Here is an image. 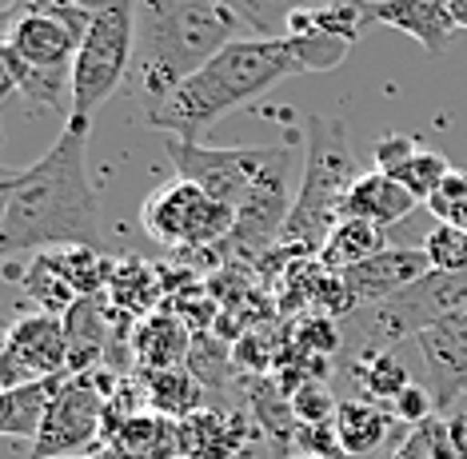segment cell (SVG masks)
Here are the masks:
<instances>
[{"instance_id": "obj_1", "label": "cell", "mask_w": 467, "mask_h": 459, "mask_svg": "<svg viewBox=\"0 0 467 459\" xmlns=\"http://www.w3.org/2000/svg\"><path fill=\"white\" fill-rule=\"evenodd\" d=\"M0 252L100 248V200L88 176V124H68L40 160L0 180Z\"/></svg>"}, {"instance_id": "obj_2", "label": "cell", "mask_w": 467, "mask_h": 459, "mask_svg": "<svg viewBox=\"0 0 467 459\" xmlns=\"http://www.w3.org/2000/svg\"><path fill=\"white\" fill-rule=\"evenodd\" d=\"M244 20L216 0H140L136 8V57L124 80L132 100L129 120L140 124L152 109L192 80L208 60L244 40Z\"/></svg>"}, {"instance_id": "obj_3", "label": "cell", "mask_w": 467, "mask_h": 459, "mask_svg": "<svg viewBox=\"0 0 467 459\" xmlns=\"http://www.w3.org/2000/svg\"><path fill=\"white\" fill-rule=\"evenodd\" d=\"M304 60L296 52L292 37H244L236 45H228L216 60H208L192 80H184L168 96L161 109L144 116V128L168 132L172 141H192L208 128H216L224 116H232L244 104L260 100L268 89H275L288 77H304Z\"/></svg>"}, {"instance_id": "obj_4", "label": "cell", "mask_w": 467, "mask_h": 459, "mask_svg": "<svg viewBox=\"0 0 467 459\" xmlns=\"http://www.w3.org/2000/svg\"><path fill=\"white\" fill-rule=\"evenodd\" d=\"M164 152L180 180L204 188L212 200L236 212L232 240L252 248V244H268L284 236V224L292 216L288 141L272 148H212L192 141H168Z\"/></svg>"}, {"instance_id": "obj_5", "label": "cell", "mask_w": 467, "mask_h": 459, "mask_svg": "<svg viewBox=\"0 0 467 459\" xmlns=\"http://www.w3.org/2000/svg\"><path fill=\"white\" fill-rule=\"evenodd\" d=\"M304 180L292 200V216L284 224L280 240L320 252L327 232L344 220V200L364 172H359V160L352 152V141H348V124L339 116L312 112L304 120Z\"/></svg>"}, {"instance_id": "obj_6", "label": "cell", "mask_w": 467, "mask_h": 459, "mask_svg": "<svg viewBox=\"0 0 467 459\" xmlns=\"http://www.w3.org/2000/svg\"><path fill=\"white\" fill-rule=\"evenodd\" d=\"M92 20L72 64V109L68 124H88L92 112L124 89L136 57V8L140 0H88Z\"/></svg>"}, {"instance_id": "obj_7", "label": "cell", "mask_w": 467, "mask_h": 459, "mask_svg": "<svg viewBox=\"0 0 467 459\" xmlns=\"http://www.w3.org/2000/svg\"><path fill=\"white\" fill-rule=\"evenodd\" d=\"M92 8L52 5V0H13L5 8V48L25 68L36 72H72L80 40L88 32Z\"/></svg>"}, {"instance_id": "obj_8", "label": "cell", "mask_w": 467, "mask_h": 459, "mask_svg": "<svg viewBox=\"0 0 467 459\" xmlns=\"http://www.w3.org/2000/svg\"><path fill=\"white\" fill-rule=\"evenodd\" d=\"M140 224L148 236L156 244H168V248H208V244L232 240L236 212L212 200L204 188L172 180L144 200Z\"/></svg>"}, {"instance_id": "obj_9", "label": "cell", "mask_w": 467, "mask_h": 459, "mask_svg": "<svg viewBox=\"0 0 467 459\" xmlns=\"http://www.w3.org/2000/svg\"><path fill=\"white\" fill-rule=\"evenodd\" d=\"M112 376L100 371H77L60 383L57 400L40 423L28 459H57V455H88V447L100 452L104 440V408H109Z\"/></svg>"}, {"instance_id": "obj_10", "label": "cell", "mask_w": 467, "mask_h": 459, "mask_svg": "<svg viewBox=\"0 0 467 459\" xmlns=\"http://www.w3.org/2000/svg\"><path fill=\"white\" fill-rule=\"evenodd\" d=\"M72 376L68 328L60 316L28 312L5 332V356H0V383L5 391L25 388L36 380Z\"/></svg>"}, {"instance_id": "obj_11", "label": "cell", "mask_w": 467, "mask_h": 459, "mask_svg": "<svg viewBox=\"0 0 467 459\" xmlns=\"http://www.w3.org/2000/svg\"><path fill=\"white\" fill-rule=\"evenodd\" d=\"M416 348L428 364V391L435 400V412H448L455 400L467 396V308L423 328L416 336Z\"/></svg>"}, {"instance_id": "obj_12", "label": "cell", "mask_w": 467, "mask_h": 459, "mask_svg": "<svg viewBox=\"0 0 467 459\" xmlns=\"http://www.w3.org/2000/svg\"><path fill=\"white\" fill-rule=\"evenodd\" d=\"M428 272H431V264L423 248H384L379 256H371V260L339 272V284H344V296H348V316L359 312V308L391 300L403 287L420 284Z\"/></svg>"}, {"instance_id": "obj_13", "label": "cell", "mask_w": 467, "mask_h": 459, "mask_svg": "<svg viewBox=\"0 0 467 459\" xmlns=\"http://www.w3.org/2000/svg\"><path fill=\"white\" fill-rule=\"evenodd\" d=\"M252 432H260L244 412L200 408L180 420V452L184 459H236L248 447Z\"/></svg>"}, {"instance_id": "obj_14", "label": "cell", "mask_w": 467, "mask_h": 459, "mask_svg": "<svg viewBox=\"0 0 467 459\" xmlns=\"http://www.w3.org/2000/svg\"><path fill=\"white\" fill-rule=\"evenodd\" d=\"M97 455L104 459H184V452H180V420H168V415L148 408L104 432Z\"/></svg>"}, {"instance_id": "obj_15", "label": "cell", "mask_w": 467, "mask_h": 459, "mask_svg": "<svg viewBox=\"0 0 467 459\" xmlns=\"http://www.w3.org/2000/svg\"><path fill=\"white\" fill-rule=\"evenodd\" d=\"M364 25H388V28L408 32L431 57H440L448 48L451 32L460 28L448 0H384V5L364 8Z\"/></svg>"}, {"instance_id": "obj_16", "label": "cell", "mask_w": 467, "mask_h": 459, "mask_svg": "<svg viewBox=\"0 0 467 459\" xmlns=\"http://www.w3.org/2000/svg\"><path fill=\"white\" fill-rule=\"evenodd\" d=\"M411 208H416V196L396 176L364 172L344 200V220H364L376 224V228H388V224H400Z\"/></svg>"}, {"instance_id": "obj_17", "label": "cell", "mask_w": 467, "mask_h": 459, "mask_svg": "<svg viewBox=\"0 0 467 459\" xmlns=\"http://www.w3.org/2000/svg\"><path fill=\"white\" fill-rule=\"evenodd\" d=\"M65 380L68 376H52V380H36V383H25V388L5 391L0 396V432L13 435V440H36L40 423H45Z\"/></svg>"}, {"instance_id": "obj_18", "label": "cell", "mask_w": 467, "mask_h": 459, "mask_svg": "<svg viewBox=\"0 0 467 459\" xmlns=\"http://www.w3.org/2000/svg\"><path fill=\"white\" fill-rule=\"evenodd\" d=\"M396 423V415L371 400H339L336 412V435L344 443V455H371L376 447L388 443Z\"/></svg>"}, {"instance_id": "obj_19", "label": "cell", "mask_w": 467, "mask_h": 459, "mask_svg": "<svg viewBox=\"0 0 467 459\" xmlns=\"http://www.w3.org/2000/svg\"><path fill=\"white\" fill-rule=\"evenodd\" d=\"M388 244H384V228H376V224H364V220H339L332 232H327V240L320 244V252H316V260H320L324 272H348L356 268V264L371 260V256H379Z\"/></svg>"}, {"instance_id": "obj_20", "label": "cell", "mask_w": 467, "mask_h": 459, "mask_svg": "<svg viewBox=\"0 0 467 459\" xmlns=\"http://www.w3.org/2000/svg\"><path fill=\"white\" fill-rule=\"evenodd\" d=\"M40 260H45L80 300H92L116 276V264L100 248H52V252H40Z\"/></svg>"}, {"instance_id": "obj_21", "label": "cell", "mask_w": 467, "mask_h": 459, "mask_svg": "<svg viewBox=\"0 0 467 459\" xmlns=\"http://www.w3.org/2000/svg\"><path fill=\"white\" fill-rule=\"evenodd\" d=\"M148 408L168 415V420H188L192 412L204 408V383H200L188 368H164L144 376Z\"/></svg>"}, {"instance_id": "obj_22", "label": "cell", "mask_w": 467, "mask_h": 459, "mask_svg": "<svg viewBox=\"0 0 467 459\" xmlns=\"http://www.w3.org/2000/svg\"><path fill=\"white\" fill-rule=\"evenodd\" d=\"M391 459H467V452H463V415L451 420V423L440 420V415L416 423V428L403 435V443L396 447Z\"/></svg>"}, {"instance_id": "obj_23", "label": "cell", "mask_w": 467, "mask_h": 459, "mask_svg": "<svg viewBox=\"0 0 467 459\" xmlns=\"http://www.w3.org/2000/svg\"><path fill=\"white\" fill-rule=\"evenodd\" d=\"M216 5L232 8L244 25H248L252 37H288V25L296 13H304V8H320L327 0H216Z\"/></svg>"}, {"instance_id": "obj_24", "label": "cell", "mask_w": 467, "mask_h": 459, "mask_svg": "<svg viewBox=\"0 0 467 459\" xmlns=\"http://www.w3.org/2000/svg\"><path fill=\"white\" fill-rule=\"evenodd\" d=\"M352 376L359 383V396L371 400V403H379V408H391L403 391L411 388V376H408V368L400 364L391 351H379V356H364V360H356L352 364Z\"/></svg>"}, {"instance_id": "obj_25", "label": "cell", "mask_w": 467, "mask_h": 459, "mask_svg": "<svg viewBox=\"0 0 467 459\" xmlns=\"http://www.w3.org/2000/svg\"><path fill=\"white\" fill-rule=\"evenodd\" d=\"M136 351H140V364L148 371H164V368H176V360L184 356V328L176 324L172 316H156L148 328H140V336H136Z\"/></svg>"}, {"instance_id": "obj_26", "label": "cell", "mask_w": 467, "mask_h": 459, "mask_svg": "<svg viewBox=\"0 0 467 459\" xmlns=\"http://www.w3.org/2000/svg\"><path fill=\"white\" fill-rule=\"evenodd\" d=\"M20 284H25V292L33 296V304L40 308V312H48V316H60V319H65L72 308L80 304V296L72 292V287L60 280V276L52 272L45 260H40V256H33V260H28V268L20 272Z\"/></svg>"}, {"instance_id": "obj_27", "label": "cell", "mask_w": 467, "mask_h": 459, "mask_svg": "<svg viewBox=\"0 0 467 459\" xmlns=\"http://www.w3.org/2000/svg\"><path fill=\"white\" fill-rule=\"evenodd\" d=\"M448 176H451V164H448V160H443L440 152H431V148H420V152L411 156L408 164H403L400 172H396L400 184L408 188L416 200H423V204H428L435 192H440V184H443Z\"/></svg>"}, {"instance_id": "obj_28", "label": "cell", "mask_w": 467, "mask_h": 459, "mask_svg": "<svg viewBox=\"0 0 467 459\" xmlns=\"http://www.w3.org/2000/svg\"><path fill=\"white\" fill-rule=\"evenodd\" d=\"M288 400H292L296 423H307V428H316V423H336L339 400H336V391L327 388L320 376H316V380H300L288 391Z\"/></svg>"}, {"instance_id": "obj_29", "label": "cell", "mask_w": 467, "mask_h": 459, "mask_svg": "<svg viewBox=\"0 0 467 459\" xmlns=\"http://www.w3.org/2000/svg\"><path fill=\"white\" fill-rule=\"evenodd\" d=\"M423 252H428L431 272H448V276L467 272V232L451 228V224L431 228L428 240H423Z\"/></svg>"}, {"instance_id": "obj_30", "label": "cell", "mask_w": 467, "mask_h": 459, "mask_svg": "<svg viewBox=\"0 0 467 459\" xmlns=\"http://www.w3.org/2000/svg\"><path fill=\"white\" fill-rule=\"evenodd\" d=\"M292 447H300V455L344 459V443H339V435H336V423H316V428L296 423V443Z\"/></svg>"}, {"instance_id": "obj_31", "label": "cell", "mask_w": 467, "mask_h": 459, "mask_svg": "<svg viewBox=\"0 0 467 459\" xmlns=\"http://www.w3.org/2000/svg\"><path fill=\"white\" fill-rule=\"evenodd\" d=\"M416 152H420V141H411V136H403V132H391L376 144V172L396 176Z\"/></svg>"}, {"instance_id": "obj_32", "label": "cell", "mask_w": 467, "mask_h": 459, "mask_svg": "<svg viewBox=\"0 0 467 459\" xmlns=\"http://www.w3.org/2000/svg\"><path fill=\"white\" fill-rule=\"evenodd\" d=\"M391 415H396L400 423H408V428H416V423H423V420H431L435 415V400H431V391L423 388V383H411L403 396L391 403L388 408Z\"/></svg>"}, {"instance_id": "obj_33", "label": "cell", "mask_w": 467, "mask_h": 459, "mask_svg": "<svg viewBox=\"0 0 467 459\" xmlns=\"http://www.w3.org/2000/svg\"><path fill=\"white\" fill-rule=\"evenodd\" d=\"M460 200H467V172H460V168H451V176L440 184V192L428 200V212L431 216H443L448 208H455Z\"/></svg>"}, {"instance_id": "obj_34", "label": "cell", "mask_w": 467, "mask_h": 459, "mask_svg": "<svg viewBox=\"0 0 467 459\" xmlns=\"http://www.w3.org/2000/svg\"><path fill=\"white\" fill-rule=\"evenodd\" d=\"M440 224H451V228H460V232H467V200H460L455 208H448L440 216Z\"/></svg>"}, {"instance_id": "obj_35", "label": "cell", "mask_w": 467, "mask_h": 459, "mask_svg": "<svg viewBox=\"0 0 467 459\" xmlns=\"http://www.w3.org/2000/svg\"><path fill=\"white\" fill-rule=\"evenodd\" d=\"M448 8H451V16H455V25L467 28V0H448Z\"/></svg>"}, {"instance_id": "obj_36", "label": "cell", "mask_w": 467, "mask_h": 459, "mask_svg": "<svg viewBox=\"0 0 467 459\" xmlns=\"http://www.w3.org/2000/svg\"><path fill=\"white\" fill-rule=\"evenodd\" d=\"M352 5H359V8H371V5H384V0H352Z\"/></svg>"}, {"instance_id": "obj_37", "label": "cell", "mask_w": 467, "mask_h": 459, "mask_svg": "<svg viewBox=\"0 0 467 459\" xmlns=\"http://www.w3.org/2000/svg\"><path fill=\"white\" fill-rule=\"evenodd\" d=\"M57 459H104V455H57Z\"/></svg>"}, {"instance_id": "obj_38", "label": "cell", "mask_w": 467, "mask_h": 459, "mask_svg": "<svg viewBox=\"0 0 467 459\" xmlns=\"http://www.w3.org/2000/svg\"><path fill=\"white\" fill-rule=\"evenodd\" d=\"M52 5H84V0H52Z\"/></svg>"}, {"instance_id": "obj_39", "label": "cell", "mask_w": 467, "mask_h": 459, "mask_svg": "<svg viewBox=\"0 0 467 459\" xmlns=\"http://www.w3.org/2000/svg\"><path fill=\"white\" fill-rule=\"evenodd\" d=\"M463 452H467V415H463Z\"/></svg>"}, {"instance_id": "obj_40", "label": "cell", "mask_w": 467, "mask_h": 459, "mask_svg": "<svg viewBox=\"0 0 467 459\" xmlns=\"http://www.w3.org/2000/svg\"><path fill=\"white\" fill-rule=\"evenodd\" d=\"M292 459H320V455H292Z\"/></svg>"}]
</instances>
